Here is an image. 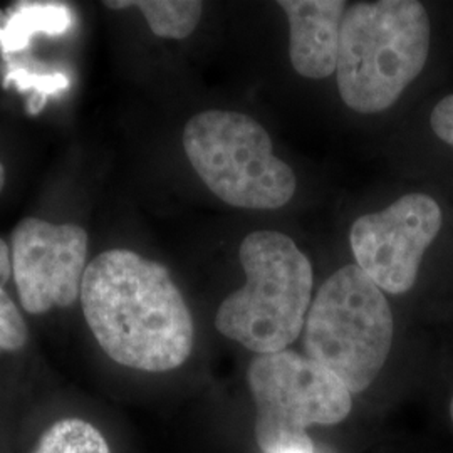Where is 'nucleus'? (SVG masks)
<instances>
[{
	"label": "nucleus",
	"mask_w": 453,
	"mask_h": 453,
	"mask_svg": "<svg viewBox=\"0 0 453 453\" xmlns=\"http://www.w3.org/2000/svg\"><path fill=\"white\" fill-rule=\"evenodd\" d=\"M82 312L101 349L127 368H180L194 349L192 312L166 265L128 249H111L88 264Z\"/></svg>",
	"instance_id": "nucleus-1"
},
{
	"label": "nucleus",
	"mask_w": 453,
	"mask_h": 453,
	"mask_svg": "<svg viewBox=\"0 0 453 453\" xmlns=\"http://www.w3.org/2000/svg\"><path fill=\"white\" fill-rule=\"evenodd\" d=\"M432 48V20L417 0H361L341 24L336 86L357 114L393 108L420 76Z\"/></svg>",
	"instance_id": "nucleus-2"
},
{
	"label": "nucleus",
	"mask_w": 453,
	"mask_h": 453,
	"mask_svg": "<svg viewBox=\"0 0 453 453\" xmlns=\"http://www.w3.org/2000/svg\"><path fill=\"white\" fill-rule=\"evenodd\" d=\"M245 282L215 316L217 331L256 355L284 351L304 329L314 291L312 262L291 235L260 228L243 237Z\"/></svg>",
	"instance_id": "nucleus-3"
},
{
	"label": "nucleus",
	"mask_w": 453,
	"mask_h": 453,
	"mask_svg": "<svg viewBox=\"0 0 453 453\" xmlns=\"http://www.w3.org/2000/svg\"><path fill=\"white\" fill-rule=\"evenodd\" d=\"M181 145L198 179L228 207L279 211L297 194L294 168L277 157L273 136L250 114L196 113L183 128Z\"/></svg>",
	"instance_id": "nucleus-4"
},
{
	"label": "nucleus",
	"mask_w": 453,
	"mask_h": 453,
	"mask_svg": "<svg viewBox=\"0 0 453 453\" xmlns=\"http://www.w3.org/2000/svg\"><path fill=\"white\" fill-rule=\"evenodd\" d=\"M303 333L306 357L353 395L370 388L387 365L395 321L387 294L357 264H346L312 297Z\"/></svg>",
	"instance_id": "nucleus-5"
},
{
	"label": "nucleus",
	"mask_w": 453,
	"mask_h": 453,
	"mask_svg": "<svg viewBox=\"0 0 453 453\" xmlns=\"http://www.w3.org/2000/svg\"><path fill=\"white\" fill-rule=\"evenodd\" d=\"M247 383L264 453H314L309 426L341 423L353 408L351 391L336 374L289 349L256 355Z\"/></svg>",
	"instance_id": "nucleus-6"
},
{
	"label": "nucleus",
	"mask_w": 453,
	"mask_h": 453,
	"mask_svg": "<svg viewBox=\"0 0 453 453\" xmlns=\"http://www.w3.org/2000/svg\"><path fill=\"white\" fill-rule=\"evenodd\" d=\"M443 211L426 194H406L381 211L359 215L349 226V245L357 267L391 296L411 291L421 260L437 241Z\"/></svg>",
	"instance_id": "nucleus-7"
},
{
	"label": "nucleus",
	"mask_w": 453,
	"mask_h": 453,
	"mask_svg": "<svg viewBox=\"0 0 453 453\" xmlns=\"http://www.w3.org/2000/svg\"><path fill=\"white\" fill-rule=\"evenodd\" d=\"M89 235L74 224L26 217L12 232V275L22 308L31 314L71 308L86 273Z\"/></svg>",
	"instance_id": "nucleus-8"
},
{
	"label": "nucleus",
	"mask_w": 453,
	"mask_h": 453,
	"mask_svg": "<svg viewBox=\"0 0 453 453\" xmlns=\"http://www.w3.org/2000/svg\"><path fill=\"white\" fill-rule=\"evenodd\" d=\"M289 29V63L297 76L323 81L336 74L341 24L349 2L280 0Z\"/></svg>",
	"instance_id": "nucleus-9"
},
{
	"label": "nucleus",
	"mask_w": 453,
	"mask_h": 453,
	"mask_svg": "<svg viewBox=\"0 0 453 453\" xmlns=\"http://www.w3.org/2000/svg\"><path fill=\"white\" fill-rule=\"evenodd\" d=\"M74 14L61 2H26L19 4L0 29V44L7 52L26 48L35 34L59 35L69 31Z\"/></svg>",
	"instance_id": "nucleus-10"
},
{
	"label": "nucleus",
	"mask_w": 453,
	"mask_h": 453,
	"mask_svg": "<svg viewBox=\"0 0 453 453\" xmlns=\"http://www.w3.org/2000/svg\"><path fill=\"white\" fill-rule=\"evenodd\" d=\"M104 5L110 9H138L145 17L151 33L172 41L190 37L203 16V4L198 0H110Z\"/></svg>",
	"instance_id": "nucleus-11"
},
{
	"label": "nucleus",
	"mask_w": 453,
	"mask_h": 453,
	"mask_svg": "<svg viewBox=\"0 0 453 453\" xmlns=\"http://www.w3.org/2000/svg\"><path fill=\"white\" fill-rule=\"evenodd\" d=\"M33 453H111L95 425L80 418L56 421L42 434Z\"/></svg>",
	"instance_id": "nucleus-12"
},
{
	"label": "nucleus",
	"mask_w": 453,
	"mask_h": 453,
	"mask_svg": "<svg viewBox=\"0 0 453 453\" xmlns=\"http://www.w3.org/2000/svg\"><path fill=\"white\" fill-rule=\"evenodd\" d=\"M12 275L11 247L0 239V355L14 353L27 342V324L12 297L4 289Z\"/></svg>",
	"instance_id": "nucleus-13"
},
{
	"label": "nucleus",
	"mask_w": 453,
	"mask_h": 453,
	"mask_svg": "<svg viewBox=\"0 0 453 453\" xmlns=\"http://www.w3.org/2000/svg\"><path fill=\"white\" fill-rule=\"evenodd\" d=\"M430 127L438 138L453 148V95L441 97L430 114Z\"/></svg>",
	"instance_id": "nucleus-14"
},
{
	"label": "nucleus",
	"mask_w": 453,
	"mask_h": 453,
	"mask_svg": "<svg viewBox=\"0 0 453 453\" xmlns=\"http://www.w3.org/2000/svg\"><path fill=\"white\" fill-rule=\"evenodd\" d=\"M5 187V168H4V163L0 162V194Z\"/></svg>",
	"instance_id": "nucleus-15"
},
{
	"label": "nucleus",
	"mask_w": 453,
	"mask_h": 453,
	"mask_svg": "<svg viewBox=\"0 0 453 453\" xmlns=\"http://www.w3.org/2000/svg\"><path fill=\"white\" fill-rule=\"evenodd\" d=\"M449 411H450V420H452V425H453V396H452V402H450V406H449Z\"/></svg>",
	"instance_id": "nucleus-16"
}]
</instances>
